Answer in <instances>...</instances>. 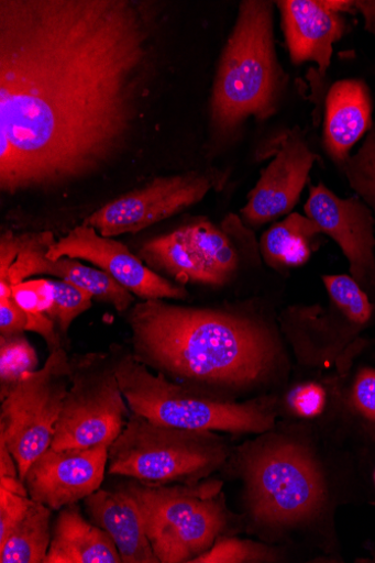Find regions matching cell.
Returning <instances> with one entry per match:
<instances>
[{"instance_id":"obj_31","label":"cell","mask_w":375,"mask_h":563,"mask_svg":"<svg viewBox=\"0 0 375 563\" xmlns=\"http://www.w3.org/2000/svg\"><path fill=\"white\" fill-rule=\"evenodd\" d=\"M33 499L0 488V542H3L24 518Z\"/></svg>"},{"instance_id":"obj_32","label":"cell","mask_w":375,"mask_h":563,"mask_svg":"<svg viewBox=\"0 0 375 563\" xmlns=\"http://www.w3.org/2000/svg\"><path fill=\"white\" fill-rule=\"evenodd\" d=\"M27 314L12 298L0 299V335L26 332Z\"/></svg>"},{"instance_id":"obj_2","label":"cell","mask_w":375,"mask_h":563,"mask_svg":"<svg viewBox=\"0 0 375 563\" xmlns=\"http://www.w3.org/2000/svg\"><path fill=\"white\" fill-rule=\"evenodd\" d=\"M129 325L137 362L205 394L236 400L287 373L277 328L255 314L148 299L132 307Z\"/></svg>"},{"instance_id":"obj_25","label":"cell","mask_w":375,"mask_h":563,"mask_svg":"<svg viewBox=\"0 0 375 563\" xmlns=\"http://www.w3.org/2000/svg\"><path fill=\"white\" fill-rule=\"evenodd\" d=\"M38 357L24 333L0 335V398L4 399L26 373L37 371Z\"/></svg>"},{"instance_id":"obj_10","label":"cell","mask_w":375,"mask_h":563,"mask_svg":"<svg viewBox=\"0 0 375 563\" xmlns=\"http://www.w3.org/2000/svg\"><path fill=\"white\" fill-rule=\"evenodd\" d=\"M140 258L181 286L223 287L240 268V254L230 234L203 218L146 241Z\"/></svg>"},{"instance_id":"obj_20","label":"cell","mask_w":375,"mask_h":563,"mask_svg":"<svg viewBox=\"0 0 375 563\" xmlns=\"http://www.w3.org/2000/svg\"><path fill=\"white\" fill-rule=\"evenodd\" d=\"M92 523L114 540L124 563H159L146 536L142 511L123 487L98 489L85 499Z\"/></svg>"},{"instance_id":"obj_35","label":"cell","mask_w":375,"mask_h":563,"mask_svg":"<svg viewBox=\"0 0 375 563\" xmlns=\"http://www.w3.org/2000/svg\"><path fill=\"white\" fill-rule=\"evenodd\" d=\"M0 488L19 495L29 496L26 486L20 477L0 476Z\"/></svg>"},{"instance_id":"obj_14","label":"cell","mask_w":375,"mask_h":563,"mask_svg":"<svg viewBox=\"0 0 375 563\" xmlns=\"http://www.w3.org/2000/svg\"><path fill=\"white\" fill-rule=\"evenodd\" d=\"M321 279L329 297L328 309L305 307L291 316L297 331L289 338L301 360L311 363L331 356L342 345L340 328L349 334L357 333L374 313L372 299L350 275H326Z\"/></svg>"},{"instance_id":"obj_30","label":"cell","mask_w":375,"mask_h":563,"mask_svg":"<svg viewBox=\"0 0 375 563\" xmlns=\"http://www.w3.org/2000/svg\"><path fill=\"white\" fill-rule=\"evenodd\" d=\"M350 397L355 411L375 426V369L359 371L352 384Z\"/></svg>"},{"instance_id":"obj_29","label":"cell","mask_w":375,"mask_h":563,"mask_svg":"<svg viewBox=\"0 0 375 563\" xmlns=\"http://www.w3.org/2000/svg\"><path fill=\"white\" fill-rule=\"evenodd\" d=\"M12 297L26 314L47 313L52 303L49 279L25 280L14 285Z\"/></svg>"},{"instance_id":"obj_3","label":"cell","mask_w":375,"mask_h":563,"mask_svg":"<svg viewBox=\"0 0 375 563\" xmlns=\"http://www.w3.org/2000/svg\"><path fill=\"white\" fill-rule=\"evenodd\" d=\"M272 431L234 449L228 463L242 482L247 527L265 540L311 528L329 499L311 445Z\"/></svg>"},{"instance_id":"obj_15","label":"cell","mask_w":375,"mask_h":563,"mask_svg":"<svg viewBox=\"0 0 375 563\" xmlns=\"http://www.w3.org/2000/svg\"><path fill=\"white\" fill-rule=\"evenodd\" d=\"M47 257L51 261L68 257L88 262L143 300L188 297L184 286L152 271L126 245L82 224L53 243Z\"/></svg>"},{"instance_id":"obj_19","label":"cell","mask_w":375,"mask_h":563,"mask_svg":"<svg viewBox=\"0 0 375 563\" xmlns=\"http://www.w3.org/2000/svg\"><path fill=\"white\" fill-rule=\"evenodd\" d=\"M373 101L361 79H343L331 87L326 100L324 145L342 170L354 145L371 130Z\"/></svg>"},{"instance_id":"obj_5","label":"cell","mask_w":375,"mask_h":563,"mask_svg":"<svg viewBox=\"0 0 375 563\" xmlns=\"http://www.w3.org/2000/svg\"><path fill=\"white\" fill-rule=\"evenodd\" d=\"M115 373L131 413L165 427L229 434H256L276 427L278 399H225L153 374L132 352L112 347Z\"/></svg>"},{"instance_id":"obj_28","label":"cell","mask_w":375,"mask_h":563,"mask_svg":"<svg viewBox=\"0 0 375 563\" xmlns=\"http://www.w3.org/2000/svg\"><path fill=\"white\" fill-rule=\"evenodd\" d=\"M277 551L262 543L221 536L212 547L191 563L275 562Z\"/></svg>"},{"instance_id":"obj_12","label":"cell","mask_w":375,"mask_h":563,"mask_svg":"<svg viewBox=\"0 0 375 563\" xmlns=\"http://www.w3.org/2000/svg\"><path fill=\"white\" fill-rule=\"evenodd\" d=\"M57 240L52 232L14 233L0 238V299L12 298V287L33 276L48 275L71 283L110 303L119 312L131 309L135 298L126 288L100 269L88 267L77 260L63 257L51 261L49 246Z\"/></svg>"},{"instance_id":"obj_27","label":"cell","mask_w":375,"mask_h":563,"mask_svg":"<svg viewBox=\"0 0 375 563\" xmlns=\"http://www.w3.org/2000/svg\"><path fill=\"white\" fill-rule=\"evenodd\" d=\"M49 284L52 303L46 314L56 323L59 333L67 335L75 320L90 310L93 296L65 280L52 279Z\"/></svg>"},{"instance_id":"obj_13","label":"cell","mask_w":375,"mask_h":563,"mask_svg":"<svg viewBox=\"0 0 375 563\" xmlns=\"http://www.w3.org/2000/svg\"><path fill=\"white\" fill-rule=\"evenodd\" d=\"M305 216L340 246L350 276L375 300V220L357 196L339 197L323 183L309 188Z\"/></svg>"},{"instance_id":"obj_21","label":"cell","mask_w":375,"mask_h":563,"mask_svg":"<svg viewBox=\"0 0 375 563\" xmlns=\"http://www.w3.org/2000/svg\"><path fill=\"white\" fill-rule=\"evenodd\" d=\"M112 537L88 522L77 504L64 507L52 529L44 563H121Z\"/></svg>"},{"instance_id":"obj_4","label":"cell","mask_w":375,"mask_h":563,"mask_svg":"<svg viewBox=\"0 0 375 563\" xmlns=\"http://www.w3.org/2000/svg\"><path fill=\"white\" fill-rule=\"evenodd\" d=\"M275 4L244 0L223 47L210 99V130L231 139L249 119L277 113L287 85L277 54Z\"/></svg>"},{"instance_id":"obj_7","label":"cell","mask_w":375,"mask_h":563,"mask_svg":"<svg viewBox=\"0 0 375 563\" xmlns=\"http://www.w3.org/2000/svg\"><path fill=\"white\" fill-rule=\"evenodd\" d=\"M122 486L140 506L159 563H191L230 526L222 482L155 486L132 479Z\"/></svg>"},{"instance_id":"obj_18","label":"cell","mask_w":375,"mask_h":563,"mask_svg":"<svg viewBox=\"0 0 375 563\" xmlns=\"http://www.w3.org/2000/svg\"><path fill=\"white\" fill-rule=\"evenodd\" d=\"M283 29L290 60L300 66L313 63L326 76L334 44L349 32L343 14L328 8L326 0H280Z\"/></svg>"},{"instance_id":"obj_8","label":"cell","mask_w":375,"mask_h":563,"mask_svg":"<svg viewBox=\"0 0 375 563\" xmlns=\"http://www.w3.org/2000/svg\"><path fill=\"white\" fill-rule=\"evenodd\" d=\"M70 364V387L51 448L111 446L131 416L113 356L104 353L75 355Z\"/></svg>"},{"instance_id":"obj_23","label":"cell","mask_w":375,"mask_h":563,"mask_svg":"<svg viewBox=\"0 0 375 563\" xmlns=\"http://www.w3.org/2000/svg\"><path fill=\"white\" fill-rule=\"evenodd\" d=\"M52 509L35 500L8 538L0 542V563H44L51 540Z\"/></svg>"},{"instance_id":"obj_24","label":"cell","mask_w":375,"mask_h":563,"mask_svg":"<svg viewBox=\"0 0 375 563\" xmlns=\"http://www.w3.org/2000/svg\"><path fill=\"white\" fill-rule=\"evenodd\" d=\"M327 386L316 379H305L291 385L283 399H278V415L298 423L312 424L327 413L329 406Z\"/></svg>"},{"instance_id":"obj_17","label":"cell","mask_w":375,"mask_h":563,"mask_svg":"<svg viewBox=\"0 0 375 563\" xmlns=\"http://www.w3.org/2000/svg\"><path fill=\"white\" fill-rule=\"evenodd\" d=\"M109 445L55 450L35 459L24 477L29 496L52 510L77 504L100 489L109 465Z\"/></svg>"},{"instance_id":"obj_16","label":"cell","mask_w":375,"mask_h":563,"mask_svg":"<svg viewBox=\"0 0 375 563\" xmlns=\"http://www.w3.org/2000/svg\"><path fill=\"white\" fill-rule=\"evenodd\" d=\"M318 159L299 128L287 132L241 210L242 223L256 229L293 213Z\"/></svg>"},{"instance_id":"obj_11","label":"cell","mask_w":375,"mask_h":563,"mask_svg":"<svg viewBox=\"0 0 375 563\" xmlns=\"http://www.w3.org/2000/svg\"><path fill=\"white\" fill-rule=\"evenodd\" d=\"M223 181L224 174L217 170H192L157 177L103 205L82 225L95 229L106 238L137 233L195 207Z\"/></svg>"},{"instance_id":"obj_9","label":"cell","mask_w":375,"mask_h":563,"mask_svg":"<svg viewBox=\"0 0 375 563\" xmlns=\"http://www.w3.org/2000/svg\"><path fill=\"white\" fill-rule=\"evenodd\" d=\"M70 357L64 347L49 352L43 367L26 373L2 399L0 439L14 455L22 481L55 438L70 387Z\"/></svg>"},{"instance_id":"obj_6","label":"cell","mask_w":375,"mask_h":563,"mask_svg":"<svg viewBox=\"0 0 375 563\" xmlns=\"http://www.w3.org/2000/svg\"><path fill=\"white\" fill-rule=\"evenodd\" d=\"M218 432L154 424L131 413L109 452V474L146 485H194L223 470L232 455Z\"/></svg>"},{"instance_id":"obj_34","label":"cell","mask_w":375,"mask_h":563,"mask_svg":"<svg viewBox=\"0 0 375 563\" xmlns=\"http://www.w3.org/2000/svg\"><path fill=\"white\" fill-rule=\"evenodd\" d=\"M355 12H360L365 22V30L375 36V0H357Z\"/></svg>"},{"instance_id":"obj_22","label":"cell","mask_w":375,"mask_h":563,"mask_svg":"<svg viewBox=\"0 0 375 563\" xmlns=\"http://www.w3.org/2000/svg\"><path fill=\"white\" fill-rule=\"evenodd\" d=\"M320 234L309 218L293 212L263 233L258 245L262 258L279 272L302 267L317 249Z\"/></svg>"},{"instance_id":"obj_26","label":"cell","mask_w":375,"mask_h":563,"mask_svg":"<svg viewBox=\"0 0 375 563\" xmlns=\"http://www.w3.org/2000/svg\"><path fill=\"white\" fill-rule=\"evenodd\" d=\"M356 196L375 216V123L341 170Z\"/></svg>"},{"instance_id":"obj_1","label":"cell","mask_w":375,"mask_h":563,"mask_svg":"<svg viewBox=\"0 0 375 563\" xmlns=\"http://www.w3.org/2000/svg\"><path fill=\"white\" fill-rule=\"evenodd\" d=\"M154 3L0 2V189L53 191L128 147L155 63Z\"/></svg>"},{"instance_id":"obj_33","label":"cell","mask_w":375,"mask_h":563,"mask_svg":"<svg viewBox=\"0 0 375 563\" xmlns=\"http://www.w3.org/2000/svg\"><path fill=\"white\" fill-rule=\"evenodd\" d=\"M0 476L20 477L16 460L2 439H0Z\"/></svg>"}]
</instances>
